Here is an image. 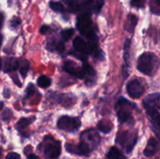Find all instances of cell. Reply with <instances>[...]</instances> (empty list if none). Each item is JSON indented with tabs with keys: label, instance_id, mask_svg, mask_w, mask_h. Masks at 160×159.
<instances>
[{
	"label": "cell",
	"instance_id": "obj_1",
	"mask_svg": "<svg viewBox=\"0 0 160 159\" xmlns=\"http://www.w3.org/2000/svg\"><path fill=\"white\" fill-rule=\"evenodd\" d=\"M159 60L152 52H144L138 58L137 69L145 75H152L157 67Z\"/></svg>",
	"mask_w": 160,
	"mask_h": 159
},
{
	"label": "cell",
	"instance_id": "obj_2",
	"mask_svg": "<svg viewBox=\"0 0 160 159\" xmlns=\"http://www.w3.org/2000/svg\"><path fill=\"white\" fill-rule=\"evenodd\" d=\"M77 28L83 36H85L90 40L94 41L96 38L90 12H84L78 16L77 19Z\"/></svg>",
	"mask_w": 160,
	"mask_h": 159
},
{
	"label": "cell",
	"instance_id": "obj_3",
	"mask_svg": "<svg viewBox=\"0 0 160 159\" xmlns=\"http://www.w3.org/2000/svg\"><path fill=\"white\" fill-rule=\"evenodd\" d=\"M57 126L59 129L67 132H74L81 127V121L78 118L70 116H62L58 120Z\"/></svg>",
	"mask_w": 160,
	"mask_h": 159
},
{
	"label": "cell",
	"instance_id": "obj_4",
	"mask_svg": "<svg viewBox=\"0 0 160 159\" xmlns=\"http://www.w3.org/2000/svg\"><path fill=\"white\" fill-rule=\"evenodd\" d=\"M130 105H131V103L122 97H120L117 101L116 108H119L117 110V116L120 123H126L131 118V112L127 108Z\"/></svg>",
	"mask_w": 160,
	"mask_h": 159
},
{
	"label": "cell",
	"instance_id": "obj_5",
	"mask_svg": "<svg viewBox=\"0 0 160 159\" xmlns=\"http://www.w3.org/2000/svg\"><path fill=\"white\" fill-rule=\"evenodd\" d=\"M127 91L128 94L133 98H138L143 94L145 91L144 86L139 80L134 79L130 81L127 85Z\"/></svg>",
	"mask_w": 160,
	"mask_h": 159
},
{
	"label": "cell",
	"instance_id": "obj_6",
	"mask_svg": "<svg viewBox=\"0 0 160 159\" xmlns=\"http://www.w3.org/2000/svg\"><path fill=\"white\" fill-rule=\"evenodd\" d=\"M73 45L77 51L84 55L92 54L95 51V47L92 44L86 43L85 41L80 37H75Z\"/></svg>",
	"mask_w": 160,
	"mask_h": 159
},
{
	"label": "cell",
	"instance_id": "obj_7",
	"mask_svg": "<svg viewBox=\"0 0 160 159\" xmlns=\"http://www.w3.org/2000/svg\"><path fill=\"white\" fill-rule=\"evenodd\" d=\"M61 153V143L59 141H54L48 143L45 146L44 154L47 158L54 159L59 156Z\"/></svg>",
	"mask_w": 160,
	"mask_h": 159
},
{
	"label": "cell",
	"instance_id": "obj_8",
	"mask_svg": "<svg viewBox=\"0 0 160 159\" xmlns=\"http://www.w3.org/2000/svg\"><path fill=\"white\" fill-rule=\"evenodd\" d=\"M62 69L65 72L67 73L73 75V76H76V77L80 78V79H83L84 78V75H83V70L82 67L79 68L73 61H67L65 63L62 65Z\"/></svg>",
	"mask_w": 160,
	"mask_h": 159
},
{
	"label": "cell",
	"instance_id": "obj_9",
	"mask_svg": "<svg viewBox=\"0 0 160 159\" xmlns=\"http://www.w3.org/2000/svg\"><path fill=\"white\" fill-rule=\"evenodd\" d=\"M83 75L85 79V84L88 86H92L96 81V72L89 64L84 63L82 66Z\"/></svg>",
	"mask_w": 160,
	"mask_h": 159
},
{
	"label": "cell",
	"instance_id": "obj_10",
	"mask_svg": "<svg viewBox=\"0 0 160 159\" xmlns=\"http://www.w3.org/2000/svg\"><path fill=\"white\" fill-rule=\"evenodd\" d=\"M66 148H67V151L70 153H75L79 155H87L90 152V147L88 144L84 141H81L77 147L67 143Z\"/></svg>",
	"mask_w": 160,
	"mask_h": 159
},
{
	"label": "cell",
	"instance_id": "obj_11",
	"mask_svg": "<svg viewBox=\"0 0 160 159\" xmlns=\"http://www.w3.org/2000/svg\"><path fill=\"white\" fill-rule=\"evenodd\" d=\"M20 65V61L16 58L10 57L6 59L3 65V71L5 73H10V72L15 71L19 68Z\"/></svg>",
	"mask_w": 160,
	"mask_h": 159
},
{
	"label": "cell",
	"instance_id": "obj_12",
	"mask_svg": "<svg viewBox=\"0 0 160 159\" xmlns=\"http://www.w3.org/2000/svg\"><path fill=\"white\" fill-rule=\"evenodd\" d=\"M160 98V92H156V93L150 94L147 95L143 100V104L144 107L145 108H148L153 107L155 104L157 102Z\"/></svg>",
	"mask_w": 160,
	"mask_h": 159
},
{
	"label": "cell",
	"instance_id": "obj_13",
	"mask_svg": "<svg viewBox=\"0 0 160 159\" xmlns=\"http://www.w3.org/2000/svg\"><path fill=\"white\" fill-rule=\"evenodd\" d=\"M157 146L158 143L155 138H151L148 142L146 147H145V151H144V154L146 157H152L154 155L157 151Z\"/></svg>",
	"mask_w": 160,
	"mask_h": 159
},
{
	"label": "cell",
	"instance_id": "obj_14",
	"mask_svg": "<svg viewBox=\"0 0 160 159\" xmlns=\"http://www.w3.org/2000/svg\"><path fill=\"white\" fill-rule=\"evenodd\" d=\"M130 45H131V40L127 38L125 40L124 44V53H123V60H124V71L123 74H125V78L128 76V68L129 66V59H130Z\"/></svg>",
	"mask_w": 160,
	"mask_h": 159
},
{
	"label": "cell",
	"instance_id": "obj_15",
	"mask_svg": "<svg viewBox=\"0 0 160 159\" xmlns=\"http://www.w3.org/2000/svg\"><path fill=\"white\" fill-rule=\"evenodd\" d=\"M138 23V18L136 16L133 15V14H130L128 15V19H127V21L124 24V28L126 31H128V32L132 33L134 31V28H135L136 25Z\"/></svg>",
	"mask_w": 160,
	"mask_h": 159
},
{
	"label": "cell",
	"instance_id": "obj_16",
	"mask_svg": "<svg viewBox=\"0 0 160 159\" xmlns=\"http://www.w3.org/2000/svg\"><path fill=\"white\" fill-rule=\"evenodd\" d=\"M147 114L148 115L152 121L160 129V114L154 107L147 108Z\"/></svg>",
	"mask_w": 160,
	"mask_h": 159
},
{
	"label": "cell",
	"instance_id": "obj_17",
	"mask_svg": "<svg viewBox=\"0 0 160 159\" xmlns=\"http://www.w3.org/2000/svg\"><path fill=\"white\" fill-rule=\"evenodd\" d=\"M66 1H67V2L69 3V4H70V3L72 2H74L76 1H78V2L75 3L72 7H70L72 9V10L76 11L78 10V9H81L82 6H86V5H88V3L92 2V0H66Z\"/></svg>",
	"mask_w": 160,
	"mask_h": 159
},
{
	"label": "cell",
	"instance_id": "obj_18",
	"mask_svg": "<svg viewBox=\"0 0 160 159\" xmlns=\"http://www.w3.org/2000/svg\"><path fill=\"white\" fill-rule=\"evenodd\" d=\"M37 84L40 87L45 88V87H48L51 85L52 80L50 79L49 77H48L47 76L42 75V76H40L38 78Z\"/></svg>",
	"mask_w": 160,
	"mask_h": 159
},
{
	"label": "cell",
	"instance_id": "obj_19",
	"mask_svg": "<svg viewBox=\"0 0 160 159\" xmlns=\"http://www.w3.org/2000/svg\"><path fill=\"white\" fill-rule=\"evenodd\" d=\"M98 130L100 132H103V133H109L112 129V126L109 122L106 121V120H102L98 123Z\"/></svg>",
	"mask_w": 160,
	"mask_h": 159
},
{
	"label": "cell",
	"instance_id": "obj_20",
	"mask_svg": "<svg viewBox=\"0 0 160 159\" xmlns=\"http://www.w3.org/2000/svg\"><path fill=\"white\" fill-rule=\"evenodd\" d=\"M30 69V63L28 60H23L20 61V65H19V70H20V74L22 75L23 78L26 77L27 74H28V72L29 71Z\"/></svg>",
	"mask_w": 160,
	"mask_h": 159
},
{
	"label": "cell",
	"instance_id": "obj_21",
	"mask_svg": "<svg viewBox=\"0 0 160 159\" xmlns=\"http://www.w3.org/2000/svg\"><path fill=\"white\" fill-rule=\"evenodd\" d=\"M48 49L52 51V50H56V51H59V52H62L64 50V44L63 41H51L48 44Z\"/></svg>",
	"mask_w": 160,
	"mask_h": 159
},
{
	"label": "cell",
	"instance_id": "obj_22",
	"mask_svg": "<svg viewBox=\"0 0 160 159\" xmlns=\"http://www.w3.org/2000/svg\"><path fill=\"white\" fill-rule=\"evenodd\" d=\"M122 157L120 151L115 147H112L109 149L107 154V157L109 159H120Z\"/></svg>",
	"mask_w": 160,
	"mask_h": 159
},
{
	"label": "cell",
	"instance_id": "obj_23",
	"mask_svg": "<svg viewBox=\"0 0 160 159\" xmlns=\"http://www.w3.org/2000/svg\"><path fill=\"white\" fill-rule=\"evenodd\" d=\"M49 6L53 11L56 12H63L65 11V7L63 5L59 2L51 1L49 2Z\"/></svg>",
	"mask_w": 160,
	"mask_h": 159
},
{
	"label": "cell",
	"instance_id": "obj_24",
	"mask_svg": "<svg viewBox=\"0 0 160 159\" xmlns=\"http://www.w3.org/2000/svg\"><path fill=\"white\" fill-rule=\"evenodd\" d=\"M34 120V118L31 119V118H21L18 121L17 124V127L19 129H24V128L28 127L31 123Z\"/></svg>",
	"mask_w": 160,
	"mask_h": 159
},
{
	"label": "cell",
	"instance_id": "obj_25",
	"mask_svg": "<svg viewBox=\"0 0 160 159\" xmlns=\"http://www.w3.org/2000/svg\"><path fill=\"white\" fill-rule=\"evenodd\" d=\"M73 34V30L72 28L70 29H66L61 32V37H62V41H67L71 37Z\"/></svg>",
	"mask_w": 160,
	"mask_h": 159
},
{
	"label": "cell",
	"instance_id": "obj_26",
	"mask_svg": "<svg viewBox=\"0 0 160 159\" xmlns=\"http://www.w3.org/2000/svg\"><path fill=\"white\" fill-rule=\"evenodd\" d=\"M20 23H21L20 19L17 17H14L13 18L9 21V27L12 28V29H15V28H17V26L20 24Z\"/></svg>",
	"mask_w": 160,
	"mask_h": 159
},
{
	"label": "cell",
	"instance_id": "obj_27",
	"mask_svg": "<svg viewBox=\"0 0 160 159\" xmlns=\"http://www.w3.org/2000/svg\"><path fill=\"white\" fill-rule=\"evenodd\" d=\"M146 0H131V6L136 8H143L145 6Z\"/></svg>",
	"mask_w": 160,
	"mask_h": 159
},
{
	"label": "cell",
	"instance_id": "obj_28",
	"mask_svg": "<svg viewBox=\"0 0 160 159\" xmlns=\"http://www.w3.org/2000/svg\"><path fill=\"white\" fill-rule=\"evenodd\" d=\"M34 91H35V89H34V85H33L32 84H30L26 90L27 94L26 96H25V98H29V97H31V95H33V94L34 93Z\"/></svg>",
	"mask_w": 160,
	"mask_h": 159
},
{
	"label": "cell",
	"instance_id": "obj_29",
	"mask_svg": "<svg viewBox=\"0 0 160 159\" xmlns=\"http://www.w3.org/2000/svg\"><path fill=\"white\" fill-rule=\"evenodd\" d=\"M2 119L3 120H7L12 116V112L9 108H6L4 109V111L2 112Z\"/></svg>",
	"mask_w": 160,
	"mask_h": 159
},
{
	"label": "cell",
	"instance_id": "obj_30",
	"mask_svg": "<svg viewBox=\"0 0 160 159\" xmlns=\"http://www.w3.org/2000/svg\"><path fill=\"white\" fill-rule=\"evenodd\" d=\"M83 53L80 52V53H77V52H70V55L73 56H74V57H76L77 59H81V61H85L86 59H87V56H86V55H82Z\"/></svg>",
	"mask_w": 160,
	"mask_h": 159
},
{
	"label": "cell",
	"instance_id": "obj_31",
	"mask_svg": "<svg viewBox=\"0 0 160 159\" xmlns=\"http://www.w3.org/2000/svg\"><path fill=\"white\" fill-rule=\"evenodd\" d=\"M6 159H20V154L16 152H10L6 155Z\"/></svg>",
	"mask_w": 160,
	"mask_h": 159
},
{
	"label": "cell",
	"instance_id": "obj_32",
	"mask_svg": "<svg viewBox=\"0 0 160 159\" xmlns=\"http://www.w3.org/2000/svg\"><path fill=\"white\" fill-rule=\"evenodd\" d=\"M103 4H104V0H98V1H97V3L96 5H95V10L97 13H98V12H100L102 7L103 6Z\"/></svg>",
	"mask_w": 160,
	"mask_h": 159
},
{
	"label": "cell",
	"instance_id": "obj_33",
	"mask_svg": "<svg viewBox=\"0 0 160 159\" xmlns=\"http://www.w3.org/2000/svg\"><path fill=\"white\" fill-rule=\"evenodd\" d=\"M95 57L97 58L99 60H103L105 59V55H104V53H103L102 51L99 50V51H97V52L95 53Z\"/></svg>",
	"mask_w": 160,
	"mask_h": 159
},
{
	"label": "cell",
	"instance_id": "obj_34",
	"mask_svg": "<svg viewBox=\"0 0 160 159\" xmlns=\"http://www.w3.org/2000/svg\"><path fill=\"white\" fill-rule=\"evenodd\" d=\"M48 31H49V27H48V26H45V25H44V26H42V27H41L40 33L42 34H46Z\"/></svg>",
	"mask_w": 160,
	"mask_h": 159
},
{
	"label": "cell",
	"instance_id": "obj_35",
	"mask_svg": "<svg viewBox=\"0 0 160 159\" xmlns=\"http://www.w3.org/2000/svg\"><path fill=\"white\" fill-rule=\"evenodd\" d=\"M3 22H4V14L0 12V30L3 25Z\"/></svg>",
	"mask_w": 160,
	"mask_h": 159
},
{
	"label": "cell",
	"instance_id": "obj_36",
	"mask_svg": "<svg viewBox=\"0 0 160 159\" xmlns=\"http://www.w3.org/2000/svg\"><path fill=\"white\" fill-rule=\"evenodd\" d=\"M28 159H40V158H39L38 156L35 155V154H30L29 155H28Z\"/></svg>",
	"mask_w": 160,
	"mask_h": 159
},
{
	"label": "cell",
	"instance_id": "obj_37",
	"mask_svg": "<svg viewBox=\"0 0 160 159\" xmlns=\"http://www.w3.org/2000/svg\"><path fill=\"white\" fill-rule=\"evenodd\" d=\"M2 40H3V37L1 34H0V47H1L2 43Z\"/></svg>",
	"mask_w": 160,
	"mask_h": 159
},
{
	"label": "cell",
	"instance_id": "obj_38",
	"mask_svg": "<svg viewBox=\"0 0 160 159\" xmlns=\"http://www.w3.org/2000/svg\"><path fill=\"white\" fill-rule=\"evenodd\" d=\"M3 104H4V103L2 102V101H0V111L2 110V107H3Z\"/></svg>",
	"mask_w": 160,
	"mask_h": 159
},
{
	"label": "cell",
	"instance_id": "obj_39",
	"mask_svg": "<svg viewBox=\"0 0 160 159\" xmlns=\"http://www.w3.org/2000/svg\"><path fill=\"white\" fill-rule=\"evenodd\" d=\"M155 2L157 5H160V0H155Z\"/></svg>",
	"mask_w": 160,
	"mask_h": 159
},
{
	"label": "cell",
	"instance_id": "obj_40",
	"mask_svg": "<svg viewBox=\"0 0 160 159\" xmlns=\"http://www.w3.org/2000/svg\"><path fill=\"white\" fill-rule=\"evenodd\" d=\"M2 149L0 148V158L2 157Z\"/></svg>",
	"mask_w": 160,
	"mask_h": 159
},
{
	"label": "cell",
	"instance_id": "obj_41",
	"mask_svg": "<svg viewBox=\"0 0 160 159\" xmlns=\"http://www.w3.org/2000/svg\"><path fill=\"white\" fill-rule=\"evenodd\" d=\"M1 67H2V62H1V59H0V70H1Z\"/></svg>",
	"mask_w": 160,
	"mask_h": 159
}]
</instances>
